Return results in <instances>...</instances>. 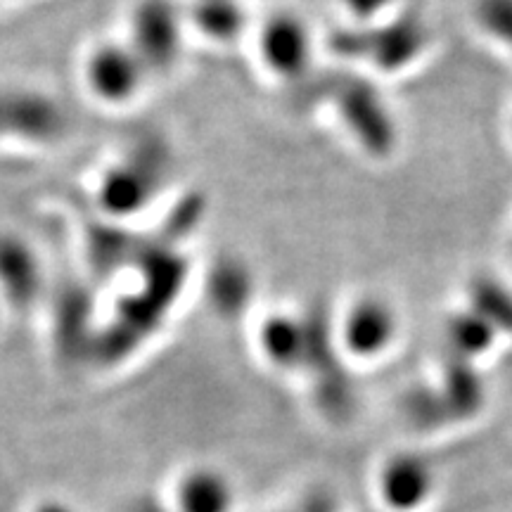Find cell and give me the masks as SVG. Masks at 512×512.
I'll list each match as a JSON object with an SVG mask.
<instances>
[{
  "mask_svg": "<svg viewBox=\"0 0 512 512\" xmlns=\"http://www.w3.org/2000/svg\"><path fill=\"white\" fill-rule=\"evenodd\" d=\"M155 76L124 36H100L81 50L76 81L83 98L102 112H131L143 102Z\"/></svg>",
  "mask_w": 512,
  "mask_h": 512,
  "instance_id": "6da1fadb",
  "label": "cell"
},
{
  "mask_svg": "<svg viewBox=\"0 0 512 512\" xmlns=\"http://www.w3.org/2000/svg\"><path fill=\"white\" fill-rule=\"evenodd\" d=\"M159 188H162V174H159L157 166L126 155L121 159H112L100 171L98 183H95V195H98L100 207L105 211L128 216L138 214L147 204L155 202Z\"/></svg>",
  "mask_w": 512,
  "mask_h": 512,
  "instance_id": "7a4b0ae2",
  "label": "cell"
},
{
  "mask_svg": "<svg viewBox=\"0 0 512 512\" xmlns=\"http://www.w3.org/2000/svg\"><path fill=\"white\" fill-rule=\"evenodd\" d=\"M183 19V15L171 12L162 0H147L131 17V29L124 38L147 64L152 76L169 69L178 57L185 27Z\"/></svg>",
  "mask_w": 512,
  "mask_h": 512,
  "instance_id": "3957f363",
  "label": "cell"
},
{
  "mask_svg": "<svg viewBox=\"0 0 512 512\" xmlns=\"http://www.w3.org/2000/svg\"><path fill=\"white\" fill-rule=\"evenodd\" d=\"M256 55L278 79H297L311 60V34L290 12H275L256 31Z\"/></svg>",
  "mask_w": 512,
  "mask_h": 512,
  "instance_id": "277c9868",
  "label": "cell"
},
{
  "mask_svg": "<svg viewBox=\"0 0 512 512\" xmlns=\"http://www.w3.org/2000/svg\"><path fill=\"white\" fill-rule=\"evenodd\" d=\"M176 512H230L235 491L230 479L216 467L195 465L176 482Z\"/></svg>",
  "mask_w": 512,
  "mask_h": 512,
  "instance_id": "5b68a950",
  "label": "cell"
},
{
  "mask_svg": "<svg viewBox=\"0 0 512 512\" xmlns=\"http://www.w3.org/2000/svg\"><path fill=\"white\" fill-rule=\"evenodd\" d=\"M380 491L384 505L394 512L420 510L432 491L430 467L418 458H394L382 470Z\"/></svg>",
  "mask_w": 512,
  "mask_h": 512,
  "instance_id": "8992f818",
  "label": "cell"
},
{
  "mask_svg": "<svg viewBox=\"0 0 512 512\" xmlns=\"http://www.w3.org/2000/svg\"><path fill=\"white\" fill-rule=\"evenodd\" d=\"M392 335V318L384 306L375 302H366L356 306L347 323L349 347L358 354H373L382 349Z\"/></svg>",
  "mask_w": 512,
  "mask_h": 512,
  "instance_id": "52a82bcc",
  "label": "cell"
},
{
  "mask_svg": "<svg viewBox=\"0 0 512 512\" xmlns=\"http://www.w3.org/2000/svg\"><path fill=\"white\" fill-rule=\"evenodd\" d=\"M34 512H74V510L60 501H43L41 505H36Z\"/></svg>",
  "mask_w": 512,
  "mask_h": 512,
  "instance_id": "ba28073f",
  "label": "cell"
},
{
  "mask_svg": "<svg viewBox=\"0 0 512 512\" xmlns=\"http://www.w3.org/2000/svg\"><path fill=\"white\" fill-rule=\"evenodd\" d=\"M133 512H169V510L157 501H140L136 508H133Z\"/></svg>",
  "mask_w": 512,
  "mask_h": 512,
  "instance_id": "9c48e42d",
  "label": "cell"
}]
</instances>
